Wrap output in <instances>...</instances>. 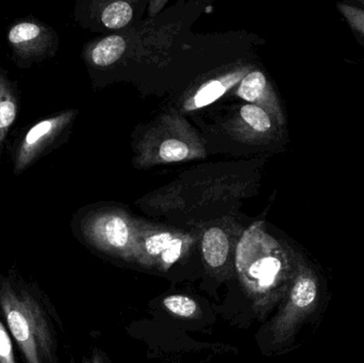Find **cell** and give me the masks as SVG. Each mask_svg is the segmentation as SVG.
I'll return each instance as SVG.
<instances>
[{"label": "cell", "instance_id": "e0dca14e", "mask_svg": "<svg viewBox=\"0 0 364 363\" xmlns=\"http://www.w3.org/2000/svg\"><path fill=\"white\" fill-rule=\"evenodd\" d=\"M16 117V106L13 100H0V130L6 129L12 125Z\"/></svg>", "mask_w": 364, "mask_h": 363}, {"label": "cell", "instance_id": "5bb4252c", "mask_svg": "<svg viewBox=\"0 0 364 363\" xmlns=\"http://www.w3.org/2000/svg\"><path fill=\"white\" fill-rule=\"evenodd\" d=\"M160 156L166 162L181 161L188 155V148L178 140H168L160 147Z\"/></svg>", "mask_w": 364, "mask_h": 363}, {"label": "cell", "instance_id": "52a82bcc", "mask_svg": "<svg viewBox=\"0 0 364 363\" xmlns=\"http://www.w3.org/2000/svg\"><path fill=\"white\" fill-rule=\"evenodd\" d=\"M102 240L113 251H124L129 242V229L121 217H112L102 230Z\"/></svg>", "mask_w": 364, "mask_h": 363}, {"label": "cell", "instance_id": "8fae6325", "mask_svg": "<svg viewBox=\"0 0 364 363\" xmlns=\"http://www.w3.org/2000/svg\"><path fill=\"white\" fill-rule=\"evenodd\" d=\"M164 305L171 313L186 319L194 318L198 313V305L194 300L179 294H174L164 298Z\"/></svg>", "mask_w": 364, "mask_h": 363}, {"label": "cell", "instance_id": "4fadbf2b", "mask_svg": "<svg viewBox=\"0 0 364 363\" xmlns=\"http://www.w3.org/2000/svg\"><path fill=\"white\" fill-rule=\"evenodd\" d=\"M41 34V28L36 23H23L14 26L9 32V40L12 44L21 45L34 40Z\"/></svg>", "mask_w": 364, "mask_h": 363}, {"label": "cell", "instance_id": "8992f818", "mask_svg": "<svg viewBox=\"0 0 364 363\" xmlns=\"http://www.w3.org/2000/svg\"><path fill=\"white\" fill-rule=\"evenodd\" d=\"M125 48L126 43L122 36H111L96 45L92 53V59L97 65H111L123 55Z\"/></svg>", "mask_w": 364, "mask_h": 363}, {"label": "cell", "instance_id": "277c9868", "mask_svg": "<svg viewBox=\"0 0 364 363\" xmlns=\"http://www.w3.org/2000/svg\"><path fill=\"white\" fill-rule=\"evenodd\" d=\"M201 249L205 264L211 269H220L228 258V238L220 228H210L203 234Z\"/></svg>", "mask_w": 364, "mask_h": 363}, {"label": "cell", "instance_id": "30bf717a", "mask_svg": "<svg viewBox=\"0 0 364 363\" xmlns=\"http://www.w3.org/2000/svg\"><path fill=\"white\" fill-rule=\"evenodd\" d=\"M267 87V79L261 72H252L245 77L240 85L237 94L247 102H254L262 95Z\"/></svg>", "mask_w": 364, "mask_h": 363}, {"label": "cell", "instance_id": "5b68a950", "mask_svg": "<svg viewBox=\"0 0 364 363\" xmlns=\"http://www.w3.org/2000/svg\"><path fill=\"white\" fill-rule=\"evenodd\" d=\"M338 12L343 17L357 42L364 47V6L358 0L337 2Z\"/></svg>", "mask_w": 364, "mask_h": 363}, {"label": "cell", "instance_id": "7c38bea8", "mask_svg": "<svg viewBox=\"0 0 364 363\" xmlns=\"http://www.w3.org/2000/svg\"><path fill=\"white\" fill-rule=\"evenodd\" d=\"M241 115L246 123L250 124L257 131L265 132L272 127L271 119L267 112L254 104L244 106L241 110Z\"/></svg>", "mask_w": 364, "mask_h": 363}, {"label": "cell", "instance_id": "2e32d148", "mask_svg": "<svg viewBox=\"0 0 364 363\" xmlns=\"http://www.w3.org/2000/svg\"><path fill=\"white\" fill-rule=\"evenodd\" d=\"M0 363H16L12 341L1 322H0Z\"/></svg>", "mask_w": 364, "mask_h": 363}, {"label": "cell", "instance_id": "ba28073f", "mask_svg": "<svg viewBox=\"0 0 364 363\" xmlns=\"http://www.w3.org/2000/svg\"><path fill=\"white\" fill-rule=\"evenodd\" d=\"M132 17V9L127 2L117 1L107 6L102 12V23L110 29H119L127 25Z\"/></svg>", "mask_w": 364, "mask_h": 363}, {"label": "cell", "instance_id": "d6986e66", "mask_svg": "<svg viewBox=\"0 0 364 363\" xmlns=\"http://www.w3.org/2000/svg\"><path fill=\"white\" fill-rule=\"evenodd\" d=\"M92 363H100V362H97V360H95V362H93Z\"/></svg>", "mask_w": 364, "mask_h": 363}, {"label": "cell", "instance_id": "ac0fdd59", "mask_svg": "<svg viewBox=\"0 0 364 363\" xmlns=\"http://www.w3.org/2000/svg\"><path fill=\"white\" fill-rule=\"evenodd\" d=\"M359 2H360L361 4H363L364 6V0H358Z\"/></svg>", "mask_w": 364, "mask_h": 363}, {"label": "cell", "instance_id": "9a60e30c", "mask_svg": "<svg viewBox=\"0 0 364 363\" xmlns=\"http://www.w3.org/2000/svg\"><path fill=\"white\" fill-rule=\"evenodd\" d=\"M225 87L220 81H210L198 93L195 95L194 102L196 107H205L212 104L214 100L224 94Z\"/></svg>", "mask_w": 364, "mask_h": 363}, {"label": "cell", "instance_id": "6da1fadb", "mask_svg": "<svg viewBox=\"0 0 364 363\" xmlns=\"http://www.w3.org/2000/svg\"><path fill=\"white\" fill-rule=\"evenodd\" d=\"M0 307L26 362H50L53 335L38 302L25 290L8 283L0 289Z\"/></svg>", "mask_w": 364, "mask_h": 363}, {"label": "cell", "instance_id": "3957f363", "mask_svg": "<svg viewBox=\"0 0 364 363\" xmlns=\"http://www.w3.org/2000/svg\"><path fill=\"white\" fill-rule=\"evenodd\" d=\"M183 241L170 232H160L149 237L144 242L146 266L168 271L182 257Z\"/></svg>", "mask_w": 364, "mask_h": 363}, {"label": "cell", "instance_id": "7a4b0ae2", "mask_svg": "<svg viewBox=\"0 0 364 363\" xmlns=\"http://www.w3.org/2000/svg\"><path fill=\"white\" fill-rule=\"evenodd\" d=\"M320 298L318 275L304 260H299V270L289 290L288 300L274 323L276 342L284 343L292 339L299 326L318 308Z\"/></svg>", "mask_w": 364, "mask_h": 363}, {"label": "cell", "instance_id": "9c48e42d", "mask_svg": "<svg viewBox=\"0 0 364 363\" xmlns=\"http://www.w3.org/2000/svg\"><path fill=\"white\" fill-rule=\"evenodd\" d=\"M55 119H46L41 121L31 128L26 136L23 145V156L29 155L32 151H36L38 146H41L43 141L46 140L47 136L55 129Z\"/></svg>", "mask_w": 364, "mask_h": 363}]
</instances>
